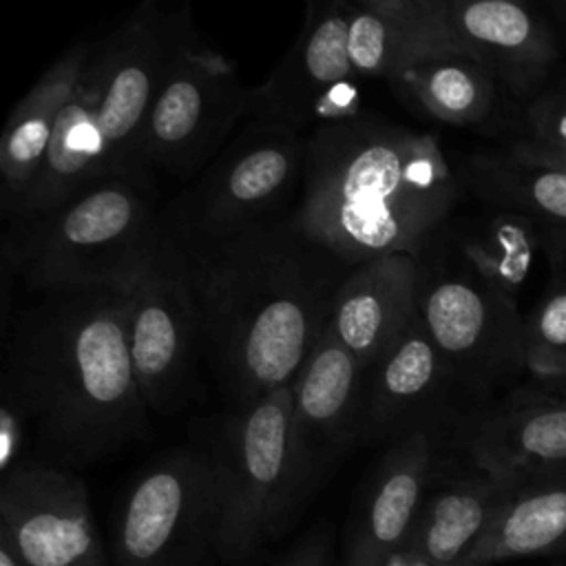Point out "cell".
Wrapping results in <instances>:
<instances>
[{
	"label": "cell",
	"mask_w": 566,
	"mask_h": 566,
	"mask_svg": "<svg viewBox=\"0 0 566 566\" xmlns=\"http://www.w3.org/2000/svg\"><path fill=\"white\" fill-rule=\"evenodd\" d=\"M181 250L199 307L203 358L230 407L292 385L323 336L352 265L310 241L292 212L232 239Z\"/></svg>",
	"instance_id": "6da1fadb"
},
{
	"label": "cell",
	"mask_w": 566,
	"mask_h": 566,
	"mask_svg": "<svg viewBox=\"0 0 566 566\" xmlns=\"http://www.w3.org/2000/svg\"><path fill=\"white\" fill-rule=\"evenodd\" d=\"M2 398L33 427L44 464L75 471L146 438L128 294L51 292L24 305L7 336Z\"/></svg>",
	"instance_id": "7a4b0ae2"
},
{
	"label": "cell",
	"mask_w": 566,
	"mask_h": 566,
	"mask_svg": "<svg viewBox=\"0 0 566 566\" xmlns=\"http://www.w3.org/2000/svg\"><path fill=\"white\" fill-rule=\"evenodd\" d=\"M464 192L433 133L380 115L325 126L305 139L296 228L347 265L418 256Z\"/></svg>",
	"instance_id": "3957f363"
},
{
	"label": "cell",
	"mask_w": 566,
	"mask_h": 566,
	"mask_svg": "<svg viewBox=\"0 0 566 566\" xmlns=\"http://www.w3.org/2000/svg\"><path fill=\"white\" fill-rule=\"evenodd\" d=\"M159 232L153 186L111 177L49 210L9 221L2 261L40 294L128 292Z\"/></svg>",
	"instance_id": "277c9868"
},
{
	"label": "cell",
	"mask_w": 566,
	"mask_h": 566,
	"mask_svg": "<svg viewBox=\"0 0 566 566\" xmlns=\"http://www.w3.org/2000/svg\"><path fill=\"white\" fill-rule=\"evenodd\" d=\"M292 394L294 382L230 407L203 444L217 482V557L226 564L274 542L312 497L292 449Z\"/></svg>",
	"instance_id": "5b68a950"
},
{
	"label": "cell",
	"mask_w": 566,
	"mask_h": 566,
	"mask_svg": "<svg viewBox=\"0 0 566 566\" xmlns=\"http://www.w3.org/2000/svg\"><path fill=\"white\" fill-rule=\"evenodd\" d=\"M416 263L418 314L449 363L458 394L469 400V411L497 400V391L526 374L517 301L467 270L438 232Z\"/></svg>",
	"instance_id": "8992f818"
},
{
	"label": "cell",
	"mask_w": 566,
	"mask_h": 566,
	"mask_svg": "<svg viewBox=\"0 0 566 566\" xmlns=\"http://www.w3.org/2000/svg\"><path fill=\"white\" fill-rule=\"evenodd\" d=\"M305 137L250 117L223 146L201 179L161 212L164 228L186 248L232 239L283 217V203L301 190Z\"/></svg>",
	"instance_id": "52a82bcc"
},
{
	"label": "cell",
	"mask_w": 566,
	"mask_h": 566,
	"mask_svg": "<svg viewBox=\"0 0 566 566\" xmlns=\"http://www.w3.org/2000/svg\"><path fill=\"white\" fill-rule=\"evenodd\" d=\"M248 106L250 88L237 64L208 46L192 24L175 46L148 111L137 155L142 175L150 184L155 175L192 179L223 150Z\"/></svg>",
	"instance_id": "ba28073f"
},
{
	"label": "cell",
	"mask_w": 566,
	"mask_h": 566,
	"mask_svg": "<svg viewBox=\"0 0 566 566\" xmlns=\"http://www.w3.org/2000/svg\"><path fill=\"white\" fill-rule=\"evenodd\" d=\"M217 482L203 447L153 458L126 486L111 539V566H208L217 557Z\"/></svg>",
	"instance_id": "9c48e42d"
},
{
	"label": "cell",
	"mask_w": 566,
	"mask_h": 566,
	"mask_svg": "<svg viewBox=\"0 0 566 566\" xmlns=\"http://www.w3.org/2000/svg\"><path fill=\"white\" fill-rule=\"evenodd\" d=\"M161 223V219H159ZM128 294V352L150 411L175 416L201 396V321L181 245L164 228Z\"/></svg>",
	"instance_id": "30bf717a"
},
{
	"label": "cell",
	"mask_w": 566,
	"mask_h": 566,
	"mask_svg": "<svg viewBox=\"0 0 566 566\" xmlns=\"http://www.w3.org/2000/svg\"><path fill=\"white\" fill-rule=\"evenodd\" d=\"M192 24L188 4L168 9L148 0L97 40L102 66L95 111L99 181L128 177L153 186L139 170V142L168 60Z\"/></svg>",
	"instance_id": "8fae6325"
},
{
	"label": "cell",
	"mask_w": 566,
	"mask_h": 566,
	"mask_svg": "<svg viewBox=\"0 0 566 566\" xmlns=\"http://www.w3.org/2000/svg\"><path fill=\"white\" fill-rule=\"evenodd\" d=\"M360 82L349 57L347 0L310 2L294 42L270 75L250 88L248 117L307 139L325 126L365 115Z\"/></svg>",
	"instance_id": "7c38bea8"
},
{
	"label": "cell",
	"mask_w": 566,
	"mask_h": 566,
	"mask_svg": "<svg viewBox=\"0 0 566 566\" xmlns=\"http://www.w3.org/2000/svg\"><path fill=\"white\" fill-rule=\"evenodd\" d=\"M0 533L27 566H111L88 486L71 469L33 460L2 475Z\"/></svg>",
	"instance_id": "4fadbf2b"
},
{
	"label": "cell",
	"mask_w": 566,
	"mask_h": 566,
	"mask_svg": "<svg viewBox=\"0 0 566 566\" xmlns=\"http://www.w3.org/2000/svg\"><path fill=\"white\" fill-rule=\"evenodd\" d=\"M460 396L449 363L427 334L420 314L396 343L363 369L360 447H389L413 433L444 436Z\"/></svg>",
	"instance_id": "5bb4252c"
},
{
	"label": "cell",
	"mask_w": 566,
	"mask_h": 566,
	"mask_svg": "<svg viewBox=\"0 0 566 566\" xmlns=\"http://www.w3.org/2000/svg\"><path fill=\"white\" fill-rule=\"evenodd\" d=\"M455 427L473 469L502 484L566 469V391L526 382L467 411Z\"/></svg>",
	"instance_id": "9a60e30c"
},
{
	"label": "cell",
	"mask_w": 566,
	"mask_h": 566,
	"mask_svg": "<svg viewBox=\"0 0 566 566\" xmlns=\"http://www.w3.org/2000/svg\"><path fill=\"white\" fill-rule=\"evenodd\" d=\"M363 365L325 327L294 378L290 436L314 495L336 467L360 447Z\"/></svg>",
	"instance_id": "2e32d148"
},
{
	"label": "cell",
	"mask_w": 566,
	"mask_h": 566,
	"mask_svg": "<svg viewBox=\"0 0 566 566\" xmlns=\"http://www.w3.org/2000/svg\"><path fill=\"white\" fill-rule=\"evenodd\" d=\"M442 436L420 431L385 447L363 482L345 542V566H385L411 535L431 489Z\"/></svg>",
	"instance_id": "e0dca14e"
},
{
	"label": "cell",
	"mask_w": 566,
	"mask_h": 566,
	"mask_svg": "<svg viewBox=\"0 0 566 566\" xmlns=\"http://www.w3.org/2000/svg\"><path fill=\"white\" fill-rule=\"evenodd\" d=\"M349 57L360 80L391 82L418 64L469 57L449 0H347Z\"/></svg>",
	"instance_id": "ac0fdd59"
},
{
	"label": "cell",
	"mask_w": 566,
	"mask_h": 566,
	"mask_svg": "<svg viewBox=\"0 0 566 566\" xmlns=\"http://www.w3.org/2000/svg\"><path fill=\"white\" fill-rule=\"evenodd\" d=\"M449 15L458 35L509 95L531 102L548 86L562 55L548 15L515 0H449Z\"/></svg>",
	"instance_id": "d6986e66"
},
{
	"label": "cell",
	"mask_w": 566,
	"mask_h": 566,
	"mask_svg": "<svg viewBox=\"0 0 566 566\" xmlns=\"http://www.w3.org/2000/svg\"><path fill=\"white\" fill-rule=\"evenodd\" d=\"M416 316V256L387 254L352 268L336 292L327 329L365 369L396 343Z\"/></svg>",
	"instance_id": "ffe728a7"
},
{
	"label": "cell",
	"mask_w": 566,
	"mask_h": 566,
	"mask_svg": "<svg viewBox=\"0 0 566 566\" xmlns=\"http://www.w3.org/2000/svg\"><path fill=\"white\" fill-rule=\"evenodd\" d=\"M91 51L93 42L88 40L64 51L11 108L0 139V210L7 221L15 217L46 161L60 113L82 77Z\"/></svg>",
	"instance_id": "44dd1931"
},
{
	"label": "cell",
	"mask_w": 566,
	"mask_h": 566,
	"mask_svg": "<svg viewBox=\"0 0 566 566\" xmlns=\"http://www.w3.org/2000/svg\"><path fill=\"white\" fill-rule=\"evenodd\" d=\"M509 491L480 471L429 489L402 551L429 566H460Z\"/></svg>",
	"instance_id": "7402d4cb"
},
{
	"label": "cell",
	"mask_w": 566,
	"mask_h": 566,
	"mask_svg": "<svg viewBox=\"0 0 566 566\" xmlns=\"http://www.w3.org/2000/svg\"><path fill=\"white\" fill-rule=\"evenodd\" d=\"M562 548H566V469L511 486L460 566H489Z\"/></svg>",
	"instance_id": "603a6c76"
},
{
	"label": "cell",
	"mask_w": 566,
	"mask_h": 566,
	"mask_svg": "<svg viewBox=\"0 0 566 566\" xmlns=\"http://www.w3.org/2000/svg\"><path fill=\"white\" fill-rule=\"evenodd\" d=\"M464 192L493 210L528 217L539 241L566 245V175L524 164L504 148L464 155L458 164Z\"/></svg>",
	"instance_id": "cb8c5ba5"
},
{
	"label": "cell",
	"mask_w": 566,
	"mask_h": 566,
	"mask_svg": "<svg viewBox=\"0 0 566 566\" xmlns=\"http://www.w3.org/2000/svg\"><path fill=\"white\" fill-rule=\"evenodd\" d=\"M438 234L467 270L511 298H517L542 250L535 223L509 210L486 208L478 219L447 221Z\"/></svg>",
	"instance_id": "d4e9b609"
},
{
	"label": "cell",
	"mask_w": 566,
	"mask_h": 566,
	"mask_svg": "<svg viewBox=\"0 0 566 566\" xmlns=\"http://www.w3.org/2000/svg\"><path fill=\"white\" fill-rule=\"evenodd\" d=\"M387 84L413 113L458 128L486 122L500 91L493 73L469 57L418 64Z\"/></svg>",
	"instance_id": "484cf974"
},
{
	"label": "cell",
	"mask_w": 566,
	"mask_h": 566,
	"mask_svg": "<svg viewBox=\"0 0 566 566\" xmlns=\"http://www.w3.org/2000/svg\"><path fill=\"white\" fill-rule=\"evenodd\" d=\"M548 283L524 314V367L528 382L566 391V248L542 241Z\"/></svg>",
	"instance_id": "4316f807"
},
{
	"label": "cell",
	"mask_w": 566,
	"mask_h": 566,
	"mask_svg": "<svg viewBox=\"0 0 566 566\" xmlns=\"http://www.w3.org/2000/svg\"><path fill=\"white\" fill-rule=\"evenodd\" d=\"M524 139L566 148V80L546 86L526 104Z\"/></svg>",
	"instance_id": "83f0119b"
},
{
	"label": "cell",
	"mask_w": 566,
	"mask_h": 566,
	"mask_svg": "<svg viewBox=\"0 0 566 566\" xmlns=\"http://www.w3.org/2000/svg\"><path fill=\"white\" fill-rule=\"evenodd\" d=\"M29 429V420L24 413L7 398L0 402V471L2 475L11 473L22 464L20 453L24 447V436Z\"/></svg>",
	"instance_id": "f1b7e54d"
},
{
	"label": "cell",
	"mask_w": 566,
	"mask_h": 566,
	"mask_svg": "<svg viewBox=\"0 0 566 566\" xmlns=\"http://www.w3.org/2000/svg\"><path fill=\"white\" fill-rule=\"evenodd\" d=\"M504 150L524 164L566 175V148L564 146H546V144H535L531 139L517 137L515 142L504 146Z\"/></svg>",
	"instance_id": "f546056e"
},
{
	"label": "cell",
	"mask_w": 566,
	"mask_h": 566,
	"mask_svg": "<svg viewBox=\"0 0 566 566\" xmlns=\"http://www.w3.org/2000/svg\"><path fill=\"white\" fill-rule=\"evenodd\" d=\"M327 537L323 533H312L305 537L303 544L294 546L285 559L276 566H327L329 564V551H327Z\"/></svg>",
	"instance_id": "4dcf8cb0"
},
{
	"label": "cell",
	"mask_w": 566,
	"mask_h": 566,
	"mask_svg": "<svg viewBox=\"0 0 566 566\" xmlns=\"http://www.w3.org/2000/svg\"><path fill=\"white\" fill-rule=\"evenodd\" d=\"M0 566H27L7 535L0 533Z\"/></svg>",
	"instance_id": "1f68e13d"
},
{
	"label": "cell",
	"mask_w": 566,
	"mask_h": 566,
	"mask_svg": "<svg viewBox=\"0 0 566 566\" xmlns=\"http://www.w3.org/2000/svg\"><path fill=\"white\" fill-rule=\"evenodd\" d=\"M385 566H429V564H424V562L416 559L413 555H409V553L400 551V553H396V555H394Z\"/></svg>",
	"instance_id": "d6a6232c"
},
{
	"label": "cell",
	"mask_w": 566,
	"mask_h": 566,
	"mask_svg": "<svg viewBox=\"0 0 566 566\" xmlns=\"http://www.w3.org/2000/svg\"><path fill=\"white\" fill-rule=\"evenodd\" d=\"M553 243H555V241H553ZM559 245H562V243H559ZM564 248H566V245H564Z\"/></svg>",
	"instance_id": "836d02e7"
}]
</instances>
